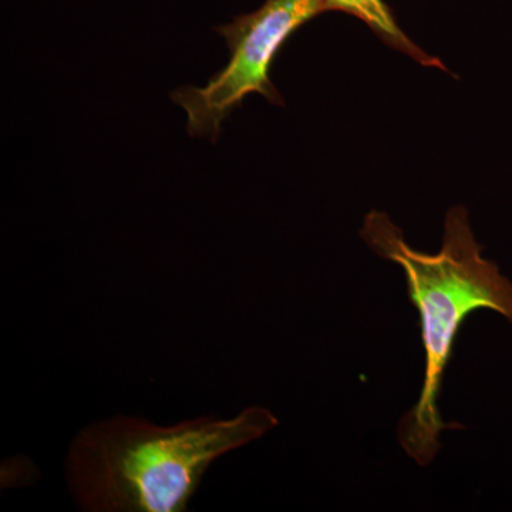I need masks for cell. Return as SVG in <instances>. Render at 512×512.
I'll list each match as a JSON object with an SVG mask.
<instances>
[{
	"label": "cell",
	"mask_w": 512,
	"mask_h": 512,
	"mask_svg": "<svg viewBox=\"0 0 512 512\" xmlns=\"http://www.w3.org/2000/svg\"><path fill=\"white\" fill-rule=\"evenodd\" d=\"M279 421L251 406L161 427L117 416L77 434L66 460L70 494L89 512H183L217 458L261 439Z\"/></svg>",
	"instance_id": "1"
},
{
	"label": "cell",
	"mask_w": 512,
	"mask_h": 512,
	"mask_svg": "<svg viewBox=\"0 0 512 512\" xmlns=\"http://www.w3.org/2000/svg\"><path fill=\"white\" fill-rule=\"evenodd\" d=\"M323 12V0H265L261 8L215 28L229 49V62L204 87L184 86L171 94L188 116L192 137L218 140L222 121L249 94L284 106L271 80L272 64L296 30Z\"/></svg>",
	"instance_id": "3"
},
{
	"label": "cell",
	"mask_w": 512,
	"mask_h": 512,
	"mask_svg": "<svg viewBox=\"0 0 512 512\" xmlns=\"http://www.w3.org/2000/svg\"><path fill=\"white\" fill-rule=\"evenodd\" d=\"M323 12H340L365 23L367 28L387 46L412 57L426 67H437L447 72L439 57L430 56L409 39L394 18L392 9L384 0H323Z\"/></svg>",
	"instance_id": "4"
},
{
	"label": "cell",
	"mask_w": 512,
	"mask_h": 512,
	"mask_svg": "<svg viewBox=\"0 0 512 512\" xmlns=\"http://www.w3.org/2000/svg\"><path fill=\"white\" fill-rule=\"evenodd\" d=\"M360 237L380 258L403 269L410 301L419 311L426 372L416 406L400 420L397 439L407 456L426 467L439 453L441 433L461 429L441 419L439 409L458 332L478 309L500 313L512 323V282L484 258L464 207L447 212L443 247L434 255L410 247L402 229L380 211L366 215Z\"/></svg>",
	"instance_id": "2"
}]
</instances>
